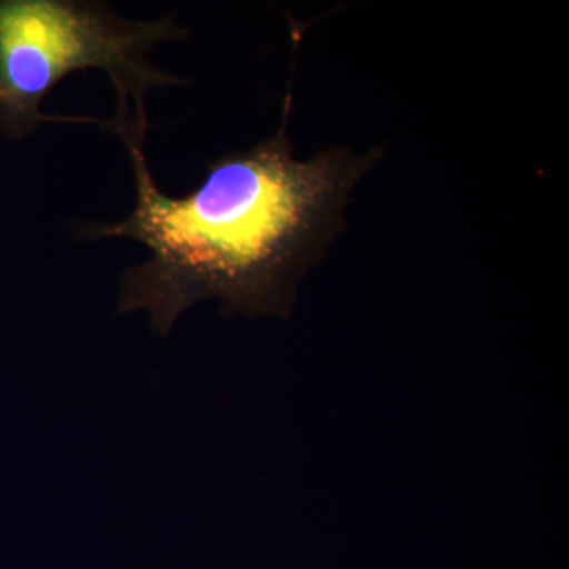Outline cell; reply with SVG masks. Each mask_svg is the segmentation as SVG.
Wrapping results in <instances>:
<instances>
[{"label":"cell","instance_id":"1","mask_svg":"<svg viewBox=\"0 0 569 569\" xmlns=\"http://www.w3.org/2000/svg\"><path fill=\"white\" fill-rule=\"evenodd\" d=\"M291 81L279 130L253 148L208 163L203 182L182 197L153 181L144 144L126 146L137 203L119 222L88 223L81 238H126L151 257L122 277L119 313L142 310L167 336L179 317L206 299L228 313L287 318L296 287L343 227L356 183L381 160L331 148L296 159L288 137Z\"/></svg>","mask_w":569,"mask_h":569},{"label":"cell","instance_id":"2","mask_svg":"<svg viewBox=\"0 0 569 569\" xmlns=\"http://www.w3.org/2000/svg\"><path fill=\"white\" fill-rule=\"evenodd\" d=\"M189 31L174 14L134 21L118 17L103 2L86 0H0V132L11 140L31 137L44 122L97 119L44 114L52 89L74 73L99 69L114 86L116 114L103 129L123 144L144 142L146 99L157 88L183 84L157 69L153 48L182 40Z\"/></svg>","mask_w":569,"mask_h":569}]
</instances>
